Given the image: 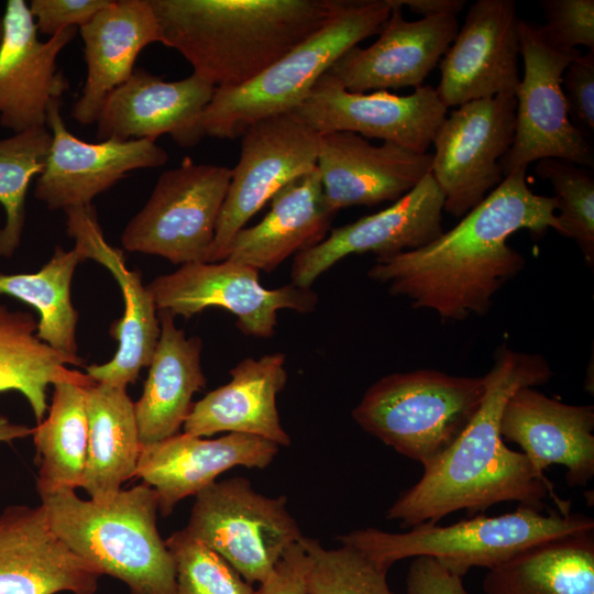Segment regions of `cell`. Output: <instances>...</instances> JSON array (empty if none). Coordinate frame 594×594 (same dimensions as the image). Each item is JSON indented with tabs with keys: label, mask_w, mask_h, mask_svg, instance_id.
I'll use <instances>...</instances> for the list:
<instances>
[{
	"label": "cell",
	"mask_w": 594,
	"mask_h": 594,
	"mask_svg": "<svg viewBox=\"0 0 594 594\" xmlns=\"http://www.w3.org/2000/svg\"><path fill=\"white\" fill-rule=\"evenodd\" d=\"M216 87L195 74L164 80L143 68L106 99L97 119L100 141L154 140L169 135L179 146H196L205 136L202 116Z\"/></svg>",
	"instance_id": "18"
},
{
	"label": "cell",
	"mask_w": 594,
	"mask_h": 594,
	"mask_svg": "<svg viewBox=\"0 0 594 594\" xmlns=\"http://www.w3.org/2000/svg\"><path fill=\"white\" fill-rule=\"evenodd\" d=\"M293 112L319 135L352 132L425 154L448 108L431 86H420L408 96L386 90L350 92L326 73Z\"/></svg>",
	"instance_id": "14"
},
{
	"label": "cell",
	"mask_w": 594,
	"mask_h": 594,
	"mask_svg": "<svg viewBox=\"0 0 594 594\" xmlns=\"http://www.w3.org/2000/svg\"><path fill=\"white\" fill-rule=\"evenodd\" d=\"M391 2L378 38L369 47L350 48L327 72L350 92L422 86L458 34L457 16L407 21L400 0Z\"/></svg>",
	"instance_id": "21"
},
{
	"label": "cell",
	"mask_w": 594,
	"mask_h": 594,
	"mask_svg": "<svg viewBox=\"0 0 594 594\" xmlns=\"http://www.w3.org/2000/svg\"><path fill=\"white\" fill-rule=\"evenodd\" d=\"M2 19L0 125L13 133L46 127L50 102L58 100L69 88L56 61L77 29L67 28L45 42L40 41L24 0H9Z\"/></svg>",
	"instance_id": "20"
},
{
	"label": "cell",
	"mask_w": 594,
	"mask_h": 594,
	"mask_svg": "<svg viewBox=\"0 0 594 594\" xmlns=\"http://www.w3.org/2000/svg\"><path fill=\"white\" fill-rule=\"evenodd\" d=\"M40 496L55 532L102 575L122 581L131 594H176L153 487L141 483L105 501L82 499L73 490Z\"/></svg>",
	"instance_id": "4"
},
{
	"label": "cell",
	"mask_w": 594,
	"mask_h": 594,
	"mask_svg": "<svg viewBox=\"0 0 594 594\" xmlns=\"http://www.w3.org/2000/svg\"><path fill=\"white\" fill-rule=\"evenodd\" d=\"M519 22L513 0H477L439 62L436 91L447 107L514 94L520 82Z\"/></svg>",
	"instance_id": "16"
},
{
	"label": "cell",
	"mask_w": 594,
	"mask_h": 594,
	"mask_svg": "<svg viewBox=\"0 0 594 594\" xmlns=\"http://www.w3.org/2000/svg\"><path fill=\"white\" fill-rule=\"evenodd\" d=\"M2 35H3V19L0 15V44H1V41H2Z\"/></svg>",
	"instance_id": "46"
},
{
	"label": "cell",
	"mask_w": 594,
	"mask_h": 594,
	"mask_svg": "<svg viewBox=\"0 0 594 594\" xmlns=\"http://www.w3.org/2000/svg\"><path fill=\"white\" fill-rule=\"evenodd\" d=\"M33 433V428L10 422L6 417L0 416V442H10L15 439L25 438Z\"/></svg>",
	"instance_id": "45"
},
{
	"label": "cell",
	"mask_w": 594,
	"mask_h": 594,
	"mask_svg": "<svg viewBox=\"0 0 594 594\" xmlns=\"http://www.w3.org/2000/svg\"><path fill=\"white\" fill-rule=\"evenodd\" d=\"M46 127L52 143L45 167L38 175L34 196L48 209L91 205L129 173L166 164L167 152L154 140L82 141L72 134L61 114L58 100L50 102Z\"/></svg>",
	"instance_id": "17"
},
{
	"label": "cell",
	"mask_w": 594,
	"mask_h": 594,
	"mask_svg": "<svg viewBox=\"0 0 594 594\" xmlns=\"http://www.w3.org/2000/svg\"><path fill=\"white\" fill-rule=\"evenodd\" d=\"M165 543L176 573V594H258L219 553L185 528Z\"/></svg>",
	"instance_id": "38"
},
{
	"label": "cell",
	"mask_w": 594,
	"mask_h": 594,
	"mask_svg": "<svg viewBox=\"0 0 594 594\" xmlns=\"http://www.w3.org/2000/svg\"><path fill=\"white\" fill-rule=\"evenodd\" d=\"M300 542L307 554V586L310 594H394L387 572L359 549L341 544L326 549L306 536Z\"/></svg>",
	"instance_id": "36"
},
{
	"label": "cell",
	"mask_w": 594,
	"mask_h": 594,
	"mask_svg": "<svg viewBox=\"0 0 594 594\" xmlns=\"http://www.w3.org/2000/svg\"><path fill=\"white\" fill-rule=\"evenodd\" d=\"M285 361L279 352L240 361L230 370L229 383L194 403L184 432L197 437L223 431L248 433L288 447L290 437L276 407V396L288 378Z\"/></svg>",
	"instance_id": "26"
},
{
	"label": "cell",
	"mask_w": 594,
	"mask_h": 594,
	"mask_svg": "<svg viewBox=\"0 0 594 594\" xmlns=\"http://www.w3.org/2000/svg\"><path fill=\"white\" fill-rule=\"evenodd\" d=\"M540 6L547 21L540 32L550 46L565 53L579 45L594 50L593 0H543Z\"/></svg>",
	"instance_id": "39"
},
{
	"label": "cell",
	"mask_w": 594,
	"mask_h": 594,
	"mask_svg": "<svg viewBox=\"0 0 594 594\" xmlns=\"http://www.w3.org/2000/svg\"><path fill=\"white\" fill-rule=\"evenodd\" d=\"M499 429L503 439L521 448L537 474L563 465L569 486H584L594 476L593 405H570L520 387L507 399Z\"/></svg>",
	"instance_id": "24"
},
{
	"label": "cell",
	"mask_w": 594,
	"mask_h": 594,
	"mask_svg": "<svg viewBox=\"0 0 594 594\" xmlns=\"http://www.w3.org/2000/svg\"><path fill=\"white\" fill-rule=\"evenodd\" d=\"M562 90L572 124L587 136L594 130V50L579 53L562 75Z\"/></svg>",
	"instance_id": "40"
},
{
	"label": "cell",
	"mask_w": 594,
	"mask_h": 594,
	"mask_svg": "<svg viewBox=\"0 0 594 594\" xmlns=\"http://www.w3.org/2000/svg\"><path fill=\"white\" fill-rule=\"evenodd\" d=\"M407 594H471L462 578L449 572L432 558L418 557L410 563L406 578Z\"/></svg>",
	"instance_id": "43"
},
{
	"label": "cell",
	"mask_w": 594,
	"mask_h": 594,
	"mask_svg": "<svg viewBox=\"0 0 594 594\" xmlns=\"http://www.w3.org/2000/svg\"><path fill=\"white\" fill-rule=\"evenodd\" d=\"M547 360L498 348L484 375L481 406L459 438L440 457L424 466L420 480L388 508L386 519L405 527L438 524L444 516L465 509L470 514L502 502L542 508L552 483L539 475L522 452L509 449L501 436V418L509 396L520 387L549 382Z\"/></svg>",
	"instance_id": "2"
},
{
	"label": "cell",
	"mask_w": 594,
	"mask_h": 594,
	"mask_svg": "<svg viewBox=\"0 0 594 594\" xmlns=\"http://www.w3.org/2000/svg\"><path fill=\"white\" fill-rule=\"evenodd\" d=\"M556 210V198L532 193L526 169L516 170L454 228L425 246L377 260L369 277L443 320L483 316L495 294L526 264L508 238L520 230L542 235L553 229L561 234Z\"/></svg>",
	"instance_id": "1"
},
{
	"label": "cell",
	"mask_w": 594,
	"mask_h": 594,
	"mask_svg": "<svg viewBox=\"0 0 594 594\" xmlns=\"http://www.w3.org/2000/svg\"><path fill=\"white\" fill-rule=\"evenodd\" d=\"M230 179L228 167L185 157L160 175L143 208L127 223L123 248L173 264L207 262Z\"/></svg>",
	"instance_id": "9"
},
{
	"label": "cell",
	"mask_w": 594,
	"mask_h": 594,
	"mask_svg": "<svg viewBox=\"0 0 594 594\" xmlns=\"http://www.w3.org/2000/svg\"><path fill=\"white\" fill-rule=\"evenodd\" d=\"M592 531L594 520L584 514L570 509L542 514L519 504L505 515H477L448 526L422 522L403 534L370 527L338 540L359 549L386 572L402 559L428 557L462 578L474 566L495 568L540 542Z\"/></svg>",
	"instance_id": "5"
},
{
	"label": "cell",
	"mask_w": 594,
	"mask_h": 594,
	"mask_svg": "<svg viewBox=\"0 0 594 594\" xmlns=\"http://www.w3.org/2000/svg\"><path fill=\"white\" fill-rule=\"evenodd\" d=\"M485 594H594V531L532 546L488 569Z\"/></svg>",
	"instance_id": "31"
},
{
	"label": "cell",
	"mask_w": 594,
	"mask_h": 594,
	"mask_svg": "<svg viewBox=\"0 0 594 594\" xmlns=\"http://www.w3.org/2000/svg\"><path fill=\"white\" fill-rule=\"evenodd\" d=\"M255 226L232 239L224 260L272 272L287 257L319 244L337 215L326 202L320 173L312 168L280 188Z\"/></svg>",
	"instance_id": "28"
},
{
	"label": "cell",
	"mask_w": 594,
	"mask_h": 594,
	"mask_svg": "<svg viewBox=\"0 0 594 594\" xmlns=\"http://www.w3.org/2000/svg\"><path fill=\"white\" fill-rule=\"evenodd\" d=\"M536 174L547 179L557 200L562 235L574 240L587 266L594 265V177L592 169L560 158L537 161Z\"/></svg>",
	"instance_id": "37"
},
{
	"label": "cell",
	"mask_w": 594,
	"mask_h": 594,
	"mask_svg": "<svg viewBox=\"0 0 594 594\" xmlns=\"http://www.w3.org/2000/svg\"><path fill=\"white\" fill-rule=\"evenodd\" d=\"M157 311L160 339L143 393L134 403L142 446L177 435L193 408L194 394L206 386L201 339L187 338L185 331L176 327L169 311Z\"/></svg>",
	"instance_id": "29"
},
{
	"label": "cell",
	"mask_w": 594,
	"mask_h": 594,
	"mask_svg": "<svg viewBox=\"0 0 594 594\" xmlns=\"http://www.w3.org/2000/svg\"><path fill=\"white\" fill-rule=\"evenodd\" d=\"M391 11V0H342L324 25L258 76L216 88L202 116L206 136L232 140L256 121L293 112L346 51L380 33Z\"/></svg>",
	"instance_id": "6"
},
{
	"label": "cell",
	"mask_w": 594,
	"mask_h": 594,
	"mask_svg": "<svg viewBox=\"0 0 594 594\" xmlns=\"http://www.w3.org/2000/svg\"><path fill=\"white\" fill-rule=\"evenodd\" d=\"M101 575L55 532L42 504L0 514V594H95Z\"/></svg>",
	"instance_id": "22"
},
{
	"label": "cell",
	"mask_w": 594,
	"mask_h": 594,
	"mask_svg": "<svg viewBox=\"0 0 594 594\" xmlns=\"http://www.w3.org/2000/svg\"><path fill=\"white\" fill-rule=\"evenodd\" d=\"M432 154L394 143L373 145L352 132L320 135L317 168L329 208L396 201L430 173Z\"/></svg>",
	"instance_id": "23"
},
{
	"label": "cell",
	"mask_w": 594,
	"mask_h": 594,
	"mask_svg": "<svg viewBox=\"0 0 594 594\" xmlns=\"http://www.w3.org/2000/svg\"><path fill=\"white\" fill-rule=\"evenodd\" d=\"M485 389L484 376L428 369L393 373L367 388L352 417L364 431L425 466L463 432Z\"/></svg>",
	"instance_id": "7"
},
{
	"label": "cell",
	"mask_w": 594,
	"mask_h": 594,
	"mask_svg": "<svg viewBox=\"0 0 594 594\" xmlns=\"http://www.w3.org/2000/svg\"><path fill=\"white\" fill-rule=\"evenodd\" d=\"M112 0H31L30 12L37 32L50 37L67 28H80Z\"/></svg>",
	"instance_id": "41"
},
{
	"label": "cell",
	"mask_w": 594,
	"mask_h": 594,
	"mask_svg": "<svg viewBox=\"0 0 594 594\" xmlns=\"http://www.w3.org/2000/svg\"><path fill=\"white\" fill-rule=\"evenodd\" d=\"M88 449L81 486L105 501L135 476L142 450L134 403L127 387L95 383L86 388Z\"/></svg>",
	"instance_id": "30"
},
{
	"label": "cell",
	"mask_w": 594,
	"mask_h": 594,
	"mask_svg": "<svg viewBox=\"0 0 594 594\" xmlns=\"http://www.w3.org/2000/svg\"><path fill=\"white\" fill-rule=\"evenodd\" d=\"M86 388L55 383L48 416L33 428L38 494L81 486L88 449Z\"/></svg>",
	"instance_id": "33"
},
{
	"label": "cell",
	"mask_w": 594,
	"mask_h": 594,
	"mask_svg": "<svg viewBox=\"0 0 594 594\" xmlns=\"http://www.w3.org/2000/svg\"><path fill=\"white\" fill-rule=\"evenodd\" d=\"M240 158L222 204L207 262H220L249 220L293 179L317 165L320 135L294 112L254 122L242 133Z\"/></svg>",
	"instance_id": "12"
},
{
	"label": "cell",
	"mask_w": 594,
	"mask_h": 594,
	"mask_svg": "<svg viewBox=\"0 0 594 594\" xmlns=\"http://www.w3.org/2000/svg\"><path fill=\"white\" fill-rule=\"evenodd\" d=\"M146 287L157 310L189 318L206 308H224L237 316L243 333L257 338L275 333L279 310L309 314L318 304L311 288L293 284L265 288L258 271L230 260L183 264L173 273L155 277Z\"/></svg>",
	"instance_id": "13"
},
{
	"label": "cell",
	"mask_w": 594,
	"mask_h": 594,
	"mask_svg": "<svg viewBox=\"0 0 594 594\" xmlns=\"http://www.w3.org/2000/svg\"><path fill=\"white\" fill-rule=\"evenodd\" d=\"M307 554L300 542L292 544L261 583L258 594H310L307 586Z\"/></svg>",
	"instance_id": "42"
},
{
	"label": "cell",
	"mask_w": 594,
	"mask_h": 594,
	"mask_svg": "<svg viewBox=\"0 0 594 594\" xmlns=\"http://www.w3.org/2000/svg\"><path fill=\"white\" fill-rule=\"evenodd\" d=\"M36 331L32 314L0 304V393L20 392L41 422L47 410L48 384L72 382L89 387L96 382L86 373L68 369L66 365L75 362L41 341Z\"/></svg>",
	"instance_id": "32"
},
{
	"label": "cell",
	"mask_w": 594,
	"mask_h": 594,
	"mask_svg": "<svg viewBox=\"0 0 594 594\" xmlns=\"http://www.w3.org/2000/svg\"><path fill=\"white\" fill-rule=\"evenodd\" d=\"M79 33L87 77L72 117L91 124L107 97L131 76L140 52L160 42L158 26L150 0H112Z\"/></svg>",
	"instance_id": "27"
},
{
	"label": "cell",
	"mask_w": 594,
	"mask_h": 594,
	"mask_svg": "<svg viewBox=\"0 0 594 594\" xmlns=\"http://www.w3.org/2000/svg\"><path fill=\"white\" fill-rule=\"evenodd\" d=\"M66 231L75 240V249L84 260L103 265L120 286L124 302L123 316L110 328L118 349L105 364L86 366V374L96 383L127 387L144 366H150L161 334L157 308L139 271L129 270L123 253L105 239L92 205L64 210Z\"/></svg>",
	"instance_id": "19"
},
{
	"label": "cell",
	"mask_w": 594,
	"mask_h": 594,
	"mask_svg": "<svg viewBox=\"0 0 594 594\" xmlns=\"http://www.w3.org/2000/svg\"><path fill=\"white\" fill-rule=\"evenodd\" d=\"M160 43L216 88L246 84L318 31L342 0H150Z\"/></svg>",
	"instance_id": "3"
},
{
	"label": "cell",
	"mask_w": 594,
	"mask_h": 594,
	"mask_svg": "<svg viewBox=\"0 0 594 594\" xmlns=\"http://www.w3.org/2000/svg\"><path fill=\"white\" fill-rule=\"evenodd\" d=\"M400 3L422 18H435L457 16L466 2L464 0H400Z\"/></svg>",
	"instance_id": "44"
},
{
	"label": "cell",
	"mask_w": 594,
	"mask_h": 594,
	"mask_svg": "<svg viewBox=\"0 0 594 594\" xmlns=\"http://www.w3.org/2000/svg\"><path fill=\"white\" fill-rule=\"evenodd\" d=\"M524 76L515 91L516 131L502 158L504 177L542 158H560L592 169L594 152L588 136L568 114L562 75L579 50L565 53L550 46L540 25L520 19Z\"/></svg>",
	"instance_id": "10"
},
{
	"label": "cell",
	"mask_w": 594,
	"mask_h": 594,
	"mask_svg": "<svg viewBox=\"0 0 594 594\" xmlns=\"http://www.w3.org/2000/svg\"><path fill=\"white\" fill-rule=\"evenodd\" d=\"M278 446L264 438L230 432L218 439L177 433L165 440L142 446L135 476L154 488L163 517L177 503L216 482L234 466L267 468L278 453Z\"/></svg>",
	"instance_id": "25"
},
{
	"label": "cell",
	"mask_w": 594,
	"mask_h": 594,
	"mask_svg": "<svg viewBox=\"0 0 594 594\" xmlns=\"http://www.w3.org/2000/svg\"><path fill=\"white\" fill-rule=\"evenodd\" d=\"M52 143L47 127L13 133L0 140V205L6 222L0 230V256L19 246L25 222V197L31 180L40 175Z\"/></svg>",
	"instance_id": "35"
},
{
	"label": "cell",
	"mask_w": 594,
	"mask_h": 594,
	"mask_svg": "<svg viewBox=\"0 0 594 594\" xmlns=\"http://www.w3.org/2000/svg\"><path fill=\"white\" fill-rule=\"evenodd\" d=\"M515 131L514 94L472 100L446 117L432 141L430 170L443 193L446 212L465 216L503 182L501 161Z\"/></svg>",
	"instance_id": "11"
},
{
	"label": "cell",
	"mask_w": 594,
	"mask_h": 594,
	"mask_svg": "<svg viewBox=\"0 0 594 594\" xmlns=\"http://www.w3.org/2000/svg\"><path fill=\"white\" fill-rule=\"evenodd\" d=\"M285 496L267 497L244 477L215 482L196 495L185 529L250 584L263 583L304 536Z\"/></svg>",
	"instance_id": "8"
},
{
	"label": "cell",
	"mask_w": 594,
	"mask_h": 594,
	"mask_svg": "<svg viewBox=\"0 0 594 594\" xmlns=\"http://www.w3.org/2000/svg\"><path fill=\"white\" fill-rule=\"evenodd\" d=\"M443 206V193L429 173L388 208L331 229L319 244L296 254L292 284L310 288L348 255L371 252L377 261L427 245L444 232Z\"/></svg>",
	"instance_id": "15"
},
{
	"label": "cell",
	"mask_w": 594,
	"mask_h": 594,
	"mask_svg": "<svg viewBox=\"0 0 594 594\" xmlns=\"http://www.w3.org/2000/svg\"><path fill=\"white\" fill-rule=\"evenodd\" d=\"M84 257L77 249L56 245L51 260L31 274H0V293L15 297L40 314L37 338L55 351L82 365L78 355L76 327L78 312L72 304L70 284L75 268Z\"/></svg>",
	"instance_id": "34"
}]
</instances>
